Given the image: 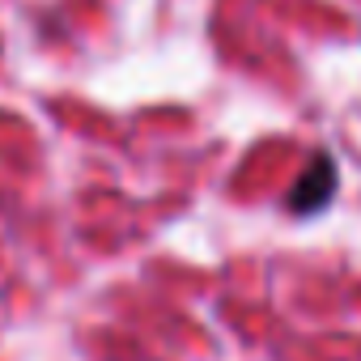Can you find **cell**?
Wrapping results in <instances>:
<instances>
[{
  "instance_id": "cell-1",
  "label": "cell",
  "mask_w": 361,
  "mask_h": 361,
  "mask_svg": "<svg viewBox=\"0 0 361 361\" xmlns=\"http://www.w3.org/2000/svg\"><path fill=\"white\" fill-rule=\"evenodd\" d=\"M331 196H336V161L327 157V153H319L302 174H298V183H293V192H289V209L293 213H323L327 204H331Z\"/></svg>"
}]
</instances>
